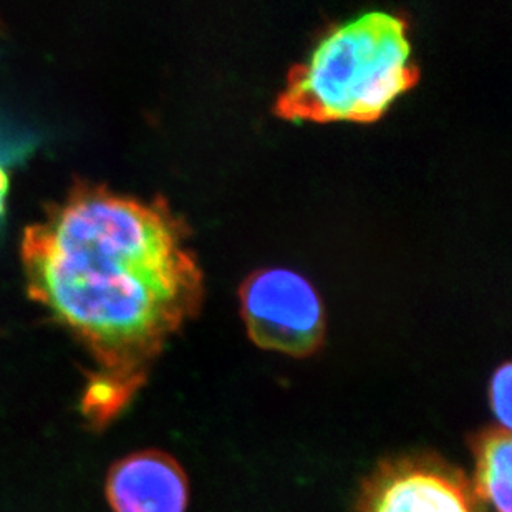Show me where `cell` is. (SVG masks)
Masks as SVG:
<instances>
[{
  "label": "cell",
  "mask_w": 512,
  "mask_h": 512,
  "mask_svg": "<svg viewBox=\"0 0 512 512\" xmlns=\"http://www.w3.org/2000/svg\"><path fill=\"white\" fill-rule=\"evenodd\" d=\"M188 228L165 199L78 181L22 234L32 299L95 362L83 392L90 425L107 426L145 383L171 335L203 302Z\"/></svg>",
  "instance_id": "1"
},
{
  "label": "cell",
  "mask_w": 512,
  "mask_h": 512,
  "mask_svg": "<svg viewBox=\"0 0 512 512\" xmlns=\"http://www.w3.org/2000/svg\"><path fill=\"white\" fill-rule=\"evenodd\" d=\"M418 78L408 22L372 10L325 32L290 70L274 113L289 121L372 123Z\"/></svg>",
  "instance_id": "2"
},
{
  "label": "cell",
  "mask_w": 512,
  "mask_h": 512,
  "mask_svg": "<svg viewBox=\"0 0 512 512\" xmlns=\"http://www.w3.org/2000/svg\"><path fill=\"white\" fill-rule=\"evenodd\" d=\"M247 335L257 347L290 357L314 355L325 340V310L304 276L284 267L252 272L239 289Z\"/></svg>",
  "instance_id": "3"
},
{
  "label": "cell",
  "mask_w": 512,
  "mask_h": 512,
  "mask_svg": "<svg viewBox=\"0 0 512 512\" xmlns=\"http://www.w3.org/2000/svg\"><path fill=\"white\" fill-rule=\"evenodd\" d=\"M471 483L491 512H512V438L501 426H486L469 438Z\"/></svg>",
  "instance_id": "6"
},
{
  "label": "cell",
  "mask_w": 512,
  "mask_h": 512,
  "mask_svg": "<svg viewBox=\"0 0 512 512\" xmlns=\"http://www.w3.org/2000/svg\"><path fill=\"white\" fill-rule=\"evenodd\" d=\"M7 191H9V173L5 170V166L0 163V218L4 214Z\"/></svg>",
  "instance_id": "8"
},
{
  "label": "cell",
  "mask_w": 512,
  "mask_h": 512,
  "mask_svg": "<svg viewBox=\"0 0 512 512\" xmlns=\"http://www.w3.org/2000/svg\"><path fill=\"white\" fill-rule=\"evenodd\" d=\"M107 499L113 512H186L188 474L165 451H136L108 471Z\"/></svg>",
  "instance_id": "5"
},
{
  "label": "cell",
  "mask_w": 512,
  "mask_h": 512,
  "mask_svg": "<svg viewBox=\"0 0 512 512\" xmlns=\"http://www.w3.org/2000/svg\"><path fill=\"white\" fill-rule=\"evenodd\" d=\"M511 363L504 362L501 367L493 373L489 380V408L496 418V425L504 430L511 431V388H512Z\"/></svg>",
  "instance_id": "7"
},
{
  "label": "cell",
  "mask_w": 512,
  "mask_h": 512,
  "mask_svg": "<svg viewBox=\"0 0 512 512\" xmlns=\"http://www.w3.org/2000/svg\"><path fill=\"white\" fill-rule=\"evenodd\" d=\"M353 512H491L464 469L436 453L383 459L363 479Z\"/></svg>",
  "instance_id": "4"
}]
</instances>
